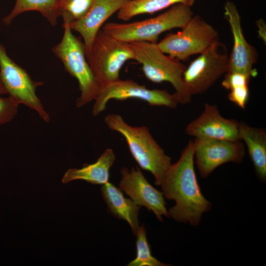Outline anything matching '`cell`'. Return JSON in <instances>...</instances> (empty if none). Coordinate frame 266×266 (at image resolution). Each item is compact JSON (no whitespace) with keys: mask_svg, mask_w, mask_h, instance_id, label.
Returning <instances> with one entry per match:
<instances>
[{"mask_svg":"<svg viewBox=\"0 0 266 266\" xmlns=\"http://www.w3.org/2000/svg\"><path fill=\"white\" fill-rule=\"evenodd\" d=\"M194 158L193 140H190L177 162L171 164L166 171L160 186L164 198L176 203L168 211V217L197 226L202 214L210 210L211 204L201 192Z\"/></svg>","mask_w":266,"mask_h":266,"instance_id":"6da1fadb","label":"cell"},{"mask_svg":"<svg viewBox=\"0 0 266 266\" xmlns=\"http://www.w3.org/2000/svg\"><path fill=\"white\" fill-rule=\"evenodd\" d=\"M104 122L109 129L124 137L136 163L142 169L150 171L155 178V184L160 186L171 164V158L154 139L148 128L132 126L117 114L106 115Z\"/></svg>","mask_w":266,"mask_h":266,"instance_id":"7a4b0ae2","label":"cell"},{"mask_svg":"<svg viewBox=\"0 0 266 266\" xmlns=\"http://www.w3.org/2000/svg\"><path fill=\"white\" fill-rule=\"evenodd\" d=\"M193 16L191 7L176 4L155 17L129 23L108 22L101 29L128 43L133 41L157 43L161 34L172 29L183 28Z\"/></svg>","mask_w":266,"mask_h":266,"instance_id":"3957f363","label":"cell"},{"mask_svg":"<svg viewBox=\"0 0 266 266\" xmlns=\"http://www.w3.org/2000/svg\"><path fill=\"white\" fill-rule=\"evenodd\" d=\"M129 43L133 51L134 60L142 65V71L147 79L156 83H170L180 103L190 102L192 97L183 80L186 66L180 61L163 53L157 43L133 41Z\"/></svg>","mask_w":266,"mask_h":266,"instance_id":"277c9868","label":"cell"},{"mask_svg":"<svg viewBox=\"0 0 266 266\" xmlns=\"http://www.w3.org/2000/svg\"><path fill=\"white\" fill-rule=\"evenodd\" d=\"M63 26L62 39L52 50L62 62L65 70L77 80L80 95L76 106L81 107L96 99L100 88L87 61L84 43L72 33L68 24Z\"/></svg>","mask_w":266,"mask_h":266,"instance_id":"5b68a950","label":"cell"},{"mask_svg":"<svg viewBox=\"0 0 266 266\" xmlns=\"http://www.w3.org/2000/svg\"><path fill=\"white\" fill-rule=\"evenodd\" d=\"M86 57L100 89L119 80L123 65L128 60L135 59L129 43L115 38L101 29Z\"/></svg>","mask_w":266,"mask_h":266,"instance_id":"8992f818","label":"cell"},{"mask_svg":"<svg viewBox=\"0 0 266 266\" xmlns=\"http://www.w3.org/2000/svg\"><path fill=\"white\" fill-rule=\"evenodd\" d=\"M181 29L157 43L163 53L179 61L201 54L219 41L217 31L199 15L193 16Z\"/></svg>","mask_w":266,"mask_h":266,"instance_id":"52a82bcc","label":"cell"},{"mask_svg":"<svg viewBox=\"0 0 266 266\" xmlns=\"http://www.w3.org/2000/svg\"><path fill=\"white\" fill-rule=\"evenodd\" d=\"M0 79L8 97L19 105L24 104L35 111L45 122L50 117L37 97L36 90L42 82L33 80L27 71L7 55L0 43Z\"/></svg>","mask_w":266,"mask_h":266,"instance_id":"ba28073f","label":"cell"},{"mask_svg":"<svg viewBox=\"0 0 266 266\" xmlns=\"http://www.w3.org/2000/svg\"><path fill=\"white\" fill-rule=\"evenodd\" d=\"M229 55L225 45L216 42L193 60L183 73L189 94H202L207 91L229 70Z\"/></svg>","mask_w":266,"mask_h":266,"instance_id":"9c48e42d","label":"cell"},{"mask_svg":"<svg viewBox=\"0 0 266 266\" xmlns=\"http://www.w3.org/2000/svg\"><path fill=\"white\" fill-rule=\"evenodd\" d=\"M136 99L144 100L151 106H164L174 108L179 100L177 95L166 90L150 89L131 79L121 80L108 84L100 88L94 100L92 114L97 116L106 109L112 99L119 100Z\"/></svg>","mask_w":266,"mask_h":266,"instance_id":"30bf717a","label":"cell"},{"mask_svg":"<svg viewBox=\"0 0 266 266\" xmlns=\"http://www.w3.org/2000/svg\"><path fill=\"white\" fill-rule=\"evenodd\" d=\"M193 143L196 163L203 178L224 164L241 163L245 156L244 145L241 140L195 138Z\"/></svg>","mask_w":266,"mask_h":266,"instance_id":"8fae6325","label":"cell"},{"mask_svg":"<svg viewBox=\"0 0 266 266\" xmlns=\"http://www.w3.org/2000/svg\"><path fill=\"white\" fill-rule=\"evenodd\" d=\"M121 173L119 187L136 204L153 211L160 221L163 215L168 217L163 193L148 182L138 167L131 170L123 167Z\"/></svg>","mask_w":266,"mask_h":266,"instance_id":"7c38bea8","label":"cell"},{"mask_svg":"<svg viewBox=\"0 0 266 266\" xmlns=\"http://www.w3.org/2000/svg\"><path fill=\"white\" fill-rule=\"evenodd\" d=\"M224 15L233 36V47L229 55L228 71L239 72L251 76L256 74L253 69L258 54L256 49L246 40L243 34L241 17L235 4L227 1L224 4Z\"/></svg>","mask_w":266,"mask_h":266,"instance_id":"4fadbf2b","label":"cell"},{"mask_svg":"<svg viewBox=\"0 0 266 266\" xmlns=\"http://www.w3.org/2000/svg\"><path fill=\"white\" fill-rule=\"evenodd\" d=\"M240 123L223 117L216 105L205 103L201 114L186 127V133L195 138L240 140Z\"/></svg>","mask_w":266,"mask_h":266,"instance_id":"5bb4252c","label":"cell"},{"mask_svg":"<svg viewBox=\"0 0 266 266\" xmlns=\"http://www.w3.org/2000/svg\"><path fill=\"white\" fill-rule=\"evenodd\" d=\"M132 0H96L81 18L68 24L71 30L80 33L83 39L85 54L91 48L94 40L106 20Z\"/></svg>","mask_w":266,"mask_h":266,"instance_id":"9a60e30c","label":"cell"},{"mask_svg":"<svg viewBox=\"0 0 266 266\" xmlns=\"http://www.w3.org/2000/svg\"><path fill=\"white\" fill-rule=\"evenodd\" d=\"M116 160L110 148L106 149L96 162L85 164L80 168H69L64 174L62 182L66 184L76 180H83L93 184L104 185L109 178V170Z\"/></svg>","mask_w":266,"mask_h":266,"instance_id":"2e32d148","label":"cell"},{"mask_svg":"<svg viewBox=\"0 0 266 266\" xmlns=\"http://www.w3.org/2000/svg\"><path fill=\"white\" fill-rule=\"evenodd\" d=\"M101 192L109 212L116 217L126 221L136 235L139 227L138 215L140 207L131 199L125 198L119 189L109 182L102 185Z\"/></svg>","mask_w":266,"mask_h":266,"instance_id":"e0dca14e","label":"cell"},{"mask_svg":"<svg viewBox=\"0 0 266 266\" xmlns=\"http://www.w3.org/2000/svg\"><path fill=\"white\" fill-rule=\"evenodd\" d=\"M239 139L247 148L257 176L266 179V132L264 129L251 127L242 122L239 125Z\"/></svg>","mask_w":266,"mask_h":266,"instance_id":"ac0fdd59","label":"cell"},{"mask_svg":"<svg viewBox=\"0 0 266 266\" xmlns=\"http://www.w3.org/2000/svg\"><path fill=\"white\" fill-rule=\"evenodd\" d=\"M59 0H15L11 11L3 19V23L9 25L20 14L29 11L39 12L53 26L57 24L60 17Z\"/></svg>","mask_w":266,"mask_h":266,"instance_id":"d6986e66","label":"cell"},{"mask_svg":"<svg viewBox=\"0 0 266 266\" xmlns=\"http://www.w3.org/2000/svg\"><path fill=\"white\" fill-rule=\"evenodd\" d=\"M196 0H132L125 4L117 13V18L128 21L134 16L153 14L176 4L191 7Z\"/></svg>","mask_w":266,"mask_h":266,"instance_id":"ffe728a7","label":"cell"},{"mask_svg":"<svg viewBox=\"0 0 266 266\" xmlns=\"http://www.w3.org/2000/svg\"><path fill=\"white\" fill-rule=\"evenodd\" d=\"M136 255L134 259L130 262L128 266H168L154 257L148 242L146 233L142 225L139 226L136 235Z\"/></svg>","mask_w":266,"mask_h":266,"instance_id":"44dd1931","label":"cell"},{"mask_svg":"<svg viewBox=\"0 0 266 266\" xmlns=\"http://www.w3.org/2000/svg\"><path fill=\"white\" fill-rule=\"evenodd\" d=\"M96 0H59L60 16L64 23H69L83 16L91 8Z\"/></svg>","mask_w":266,"mask_h":266,"instance_id":"7402d4cb","label":"cell"},{"mask_svg":"<svg viewBox=\"0 0 266 266\" xmlns=\"http://www.w3.org/2000/svg\"><path fill=\"white\" fill-rule=\"evenodd\" d=\"M19 104L9 97L0 96V126L10 122L17 113Z\"/></svg>","mask_w":266,"mask_h":266,"instance_id":"603a6c76","label":"cell"},{"mask_svg":"<svg viewBox=\"0 0 266 266\" xmlns=\"http://www.w3.org/2000/svg\"><path fill=\"white\" fill-rule=\"evenodd\" d=\"M249 85H238L229 90L228 99L242 109H245L249 97Z\"/></svg>","mask_w":266,"mask_h":266,"instance_id":"cb8c5ba5","label":"cell"},{"mask_svg":"<svg viewBox=\"0 0 266 266\" xmlns=\"http://www.w3.org/2000/svg\"><path fill=\"white\" fill-rule=\"evenodd\" d=\"M258 28V34L260 38L266 43V25L265 21L262 18L259 19L256 22Z\"/></svg>","mask_w":266,"mask_h":266,"instance_id":"d4e9b609","label":"cell"},{"mask_svg":"<svg viewBox=\"0 0 266 266\" xmlns=\"http://www.w3.org/2000/svg\"><path fill=\"white\" fill-rule=\"evenodd\" d=\"M7 92L0 79V95L6 94Z\"/></svg>","mask_w":266,"mask_h":266,"instance_id":"484cf974","label":"cell"}]
</instances>
